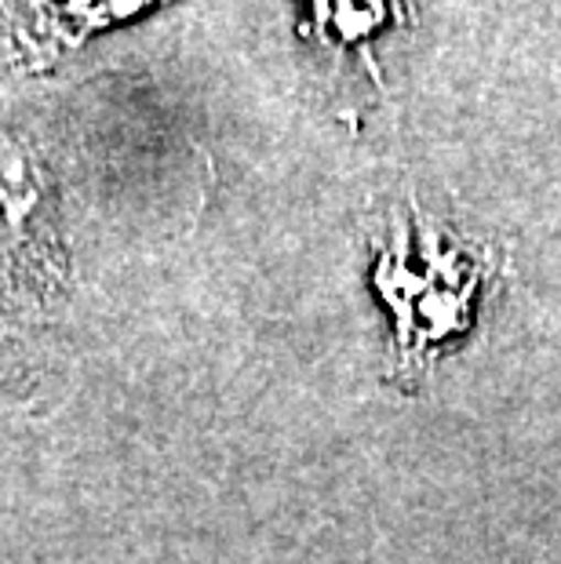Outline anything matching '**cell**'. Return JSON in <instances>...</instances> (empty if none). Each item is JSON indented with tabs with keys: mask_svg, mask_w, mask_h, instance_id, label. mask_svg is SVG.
<instances>
[{
	"mask_svg": "<svg viewBox=\"0 0 561 564\" xmlns=\"http://www.w3.org/2000/svg\"><path fill=\"white\" fill-rule=\"evenodd\" d=\"M321 41L365 47L390 22H409V0H310Z\"/></svg>",
	"mask_w": 561,
	"mask_h": 564,
	"instance_id": "obj_2",
	"label": "cell"
},
{
	"mask_svg": "<svg viewBox=\"0 0 561 564\" xmlns=\"http://www.w3.org/2000/svg\"><path fill=\"white\" fill-rule=\"evenodd\" d=\"M493 270L496 262L463 256L420 219L409 234H398L379 248L376 288L393 310L398 365L404 371L420 376L452 339L467 335L477 292L493 278Z\"/></svg>",
	"mask_w": 561,
	"mask_h": 564,
	"instance_id": "obj_1",
	"label": "cell"
}]
</instances>
